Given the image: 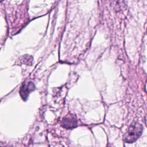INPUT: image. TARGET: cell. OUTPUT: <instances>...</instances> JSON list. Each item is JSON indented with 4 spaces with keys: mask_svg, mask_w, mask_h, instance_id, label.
Wrapping results in <instances>:
<instances>
[{
    "mask_svg": "<svg viewBox=\"0 0 147 147\" xmlns=\"http://www.w3.org/2000/svg\"><path fill=\"white\" fill-rule=\"evenodd\" d=\"M142 129V126L140 123L137 122H133L124 134V141L128 143L134 142L141 135Z\"/></svg>",
    "mask_w": 147,
    "mask_h": 147,
    "instance_id": "6da1fadb",
    "label": "cell"
},
{
    "mask_svg": "<svg viewBox=\"0 0 147 147\" xmlns=\"http://www.w3.org/2000/svg\"><path fill=\"white\" fill-rule=\"evenodd\" d=\"M78 125L76 118L71 115H68L67 116L63 118L61 121V125L63 127L67 129H72L76 127Z\"/></svg>",
    "mask_w": 147,
    "mask_h": 147,
    "instance_id": "7a4b0ae2",
    "label": "cell"
},
{
    "mask_svg": "<svg viewBox=\"0 0 147 147\" xmlns=\"http://www.w3.org/2000/svg\"><path fill=\"white\" fill-rule=\"evenodd\" d=\"M34 89V85L33 82H29L28 83H24L21 87L20 93L24 100H26L29 93Z\"/></svg>",
    "mask_w": 147,
    "mask_h": 147,
    "instance_id": "3957f363",
    "label": "cell"
},
{
    "mask_svg": "<svg viewBox=\"0 0 147 147\" xmlns=\"http://www.w3.org/2000/svg\"><path fill=\"white\" fill-rule=\"evenodd\" d=\"M146 33H147V29H146Z\"/></svg>",
    "mask_w": 147,
    "mask_h": 147,
    "instance_id": "277c9868",
    "label": "cell"
}]
</instances>
